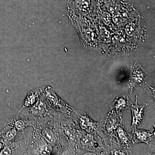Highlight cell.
<instances>
[{
  "label": "cell",
  "instance_id": "obj_9",
  "mask_svg": "<svg viewBox=\"0 0 155 155\" xmlns=\"http://www.w3.org/2000/svg\"><path fill=\"white\" fill-rule=\"evenodd\" d=\"M1 146H2V145H1V143H0V150H1Z\"/></svg>",
  "mask_w": 155,
  "mask_h": 155
},
{
  "label": "cell",
  "instance_id": "obj_4",
  "mask_svg": "<svg viewBox=\"0 0 155 155\" xmlns=\"http://www.w3.org/2000/svg\"><path fill=\"white\" fill-rule=\"evenodd\" d=\"M42 137L49 144H54L56 142L55 136L52 131L49 128H46L43 130Z\"/></svg>",
  "mask_w": 155,
  "mask_h": 155
},
{
  "label": "cell",
  "instance_id": "obj_8",
  "mask_svg": "<svg viewBox=\"0 0 155 155\" xmlns=\"http://www.w3.org/2000/svg\"><path fill=\"white\" fill-rule=\"evenodd\" d=\"M12 154V150L10 147L6 146L0 152V155Z\"/></svg>",
  "mask_w": 155,
  "mask_h": 155
},
{
  "label": "cell",
  "instance_id": "obj_7",
  "mask_svg": "<svg viewBox=\"0 0 155 155\" xmlns=\"http://www.w3.org/2000/svg\"><path fill=\"white\" fill-rule=\"evenodd\" d=\"M14 128L17 130H22L26 127V123L22 120H17L14 124Z\"/></svg>",
  "mask_w": 155,
  "mask_h": 155
},
{
  "label": "cell",
  "instance_id": "obj_6",
  "mask_svg": "<svg viewBox=\"0 0 155 155\" xmlns=\"http://www.w3.org/2000/svg\"><path fill=\"white\" fill-rule=\"evenodd\" d=\"M17 134V130L14 127L9 129L5 132V136L3 137V140L6 143L12 141L15 138Z\"/></svg>",
  "mask_w": 155,
  "mask_h": 155
},
{
  "label": "cell",
  "instance_id": "obj_5",
  "mask_svg": "<svg viewBox=\"0 0 155 155\" xmlns=\"http://www.w3.org/2000/svg\"><path fill=\"white\" fill-rule=\"evenodd\" d=\"M37 154L49 155L52 152V148L51 144L48 143H43L38 148Z\"/></svg>",
  "mask_w": 155,
  "mask_h": 155
},
{
  "label": "cell",
  "instance_id": "obj_3",
  "mask_svg": "<svg viewBox=\"0 0 155 155\" xmlns=\"http://www.w3.org/2000/svg\"><path fill=\"white\" fill-rule=\"evenodd\" d=\"M40 93V91L39 89L31 91L25 99L22 108L31 107L35 104V103L38 101Z\"/></svg>",
  "mask_w": 155,
  "mask_h": 155
},
{
  "label": "cell",
  "instance_id": "obj_1",
  "mask_svg": "<svg viewBox=\"0 0 155 155\" xmlns=\"http://www.w3.org/2000/svg\"><path fill=\"white\" fill-rule=\"evenodd\" d=\"M133 142L134 143L144 142L148 143L153 137V132L143 130L133 129Z\"/></svg>",
  "mask_w": 155,
  "mask_h": 155
},
{
  "label": "cell",
  "instance_id": "obj_2",
  "mask_svg": "<svg viewBox=\"0 0 155 155\" xmlns=\"http://www.w3.org/2000/svg\"><path fill=\"white\" fill-rule=\"evenodd\" d=\"M135 104L132 106L131 111L132 114V123L131 125L132 130L135 129L141 122L143 119V110L145 105L139 106L137 104V101Z\"/></svg>",
  "mask_w": 155,
  "mask_h": 155
}]
</instances>
